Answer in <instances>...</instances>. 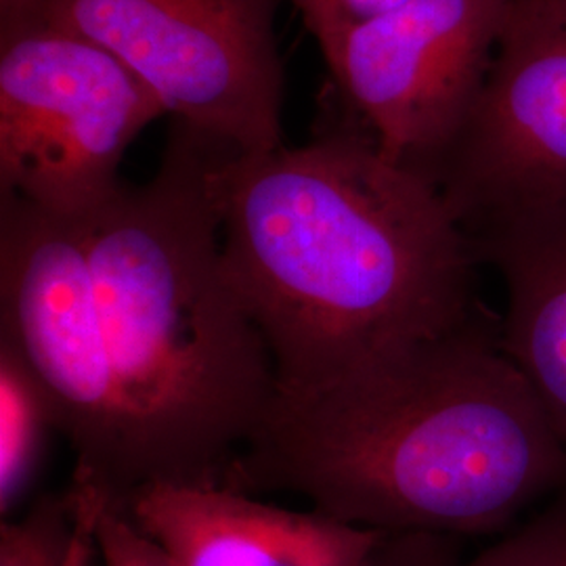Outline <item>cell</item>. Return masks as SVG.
Returning a JSON list of instances; mask_svg holds the SVG:
<instances>
[{
    "label": "cell",
    "instance_id": "obj_1",
    "mask_svg": "<svg viewBox=\"0 0 566 566\" xmlns=\"http://www.w3.org/2000/svg\"><path fill=\"white\" fill-rule=\"evenodd\" d=\"M212 189L224 275L271 350L277 397L361 378L485 311L446 196L367 133L224 156Z\"/></svg>",
    "mask_w": 566,
    "mask_h": 566
},
{
    "label": "cell",
    "instance_id": "obj_2",
    "mask_svg": "<svg viewBox=\"0 0 566 566\" xmlns=\"http://www.w3.org/2000/svg\"><path fill=\"white\" fill-rule=\"evenodd\" d=\"M221 485L292 491L386 535L464 539L566 491V447L483 311L361 378L277 397Z\"/></svg>",
    "mask_w": 566,
    "mask_h": 566
},
{
    "label": "cell",
    "instance_id": "obj_3",
    "mask_svg": "<svg viewBox=\"0 0 566 566\" xmlns=\"http://www.w3.org/2000/svg\"><path fill=\"white\" fill-rule=\"evenodd\" d=\"M223 156L175 124L158 172L84 214L142 485H221L277 399L271 350L223 271Z\"/></svg>",
    "mask_w": 566,
    "mask_h": 566
},
{
    "label": "cell",
    "instance_id": "obj_4",
    "mask_svg": "<svg viewBox=\"0 0 566 566\" xmlns=\"http://www.w3.org/2000/svg\"><path fill=\"white\" fill-rule=\"evenodd\" d=\"M0 334L53 397L76 453L72 485L124 506L142 485L86 254L84 214L0 193Z\"/></svg>",
    "mask_w": 566,
    "mask_h": 566
},
{
    "label": "cell",
    "instance_id": "obj_5",
    "mask_svg": "<svg viewBox=\"0 0 566 566\" xmlns=\"http://www.w3.org/2000/svg\"><path fill=\"white\" fill-rule=\"evenodd\" d=\"M277 0H46L44 18L128 67L224 156L283 145Z\"/></svg>",
    "mask_w": 566,
    "mask_h": 566
},
{
    "label": "cell",
    "instance_id": "obj_6",
    "mask_svg": "<svg viewBox=\"0 0 566 566\" xmlns=\"http://www.w3.org/2000/svg\"><path fill=\"white\" fill-rule=\"evenodd\" d=\"M166 116L99 44L44 20L0 34V193L78 217L118 187L126 149Z\"/></svg>",
    "mask_w": 566,
    "mask_h": 566
},
{
    "label": "cell",
    "instance_id": "obj_7",
    "mask_svg": "<svg viewBox=\"0 0 566 566\" xmlns=\"http://www.w3.org/2000/svg\"><path fill=\"white\" fill-rule=\"evenodd\" d=\"M514 0H407L319 44L365 133L428 175L485 88Z\"/></svg>",
    "mask_w": 566,
    "mask_h": 566
},
{
    "label": "cell",
    "instance_id": "obj_8",
    "mask_svg": "<svg viewBox=\"0 0 566 566\" xmlns=\"http://www.w3.org/2000/svg\"><path fill=\"white\" fill-rule=\"evenodd\" d=\"M460 223L514 196L566 189V9L514 0L485 88L426 175Z\"/></svg>",
    "mask_w": 566,
    "mask_h": 566
},
{
    "label": "cell",
    "instance_id": "obj_9",
    "mask_svg": "<svg viewBox=\"0 0 566 566\" xmlns=\"http://www.w3.org/2000/svg\"><path fill=\"white\" fill-rule=\"evenodd\" d=\"M122 510L175 566H364L386 535L223 485L154 481L137 486Z\"/></svg>",
    "mask_w": 566,
    "mask_h": 566
},
{
    "label": "cell",
    "instance_id": "obj_10",
    "mask_svg": "<svg viewBox=\"0 0 566 566\" xmlns=\"http://www.w3.org/2000/svg\"><path fill=\"white\" fill-rule=\"evenodd\" d=\"M462 227L504 283L502 346L566 447V189L507 198Z\"/></svg>",
    "mask_w": 566,
    "mask_h": 566
},
{
    "label": "cell",
    "instance_id": "obj_11",
    "mask_svg": "<svg viewBox=\"0 0 566 566\" xmlns=\"http://www.w3.org/2000/svg\"><path fill=\"white\" fill-rule=\"evenodd\" d=\"M60 432L53 397L18 344L0 334V514L7 518L41 474L51 434Z\"/></svg>",
    "mask_w": 566,
    "mask_h": 566
},
{
    "label": "cell",
    "instance_id": "obj_12",
    "mask_svg": "<svg viewBox=\"0 0 566 566\" xmlns=\"http://www.w3.org/2000/svg\"><path fill=\"white\" fill-rule=\"evenodd\" d=\"M76 533L70 493L44 495L21 521L0 526V566H67Z\"/></svg>",
    "mask_w": 566,
    "mask_h": 566
},
{
    "label": "cell",
    "instance_id": "obj_13",
    "mask_svg": "<svg viewBox=\"0 0 566 566\" xmlns=\"http://www.w3.org/2000/svg\"><path fill=\"white\" fill-rule=\"evenodd\" d=\"M465 566H566V491L497 535Z\"/></svg>",
    "mask_w": 566,
    "mask_h": 566
},
{
    "label": "cell",
    "instance_id": "obj_14",
    "mask_svg": "<svg viewBox=\"0 0 566 566\" xmlns=\"http://www.w3.org/2000/svg\"><path fill=\"white\" fill-rule=\"evenodd\" d=\"M93 542L103 566H175L163 547L116 504L102 502L95 507Z\"/></svg>",
    "mask_w": 566,
    "mask_h": 566
},
{
    "label": "cell",
    "instance_id": "obj_15",
    "mask_svg": "<svg viewBox=\"0 0 566 566\" xmlns=\"http://www.w3.org/2000/svg\"><path fill=\"white\" fill-rule=\"evenodd\" d=\"M460 537L437 533H392L374 547L364 566H465Z\"/></svg>",
    "mask_w": 566,
    "mask_h": 566
},
{
    "label": "cell",
    "instance_id": "obj_16",
    "mask_svg": "<svg viewBox=\"0 0 566 566\" xmlns=\"http://www.w3.org/2000/svg\"><path fill=\"white\" fill-rule=\"evenodd\" d=\"M405 2L407 0H324L319 15L306 28L317 44H322L344 25L371 20L390 9L401 7Z\"/></svg>",
    "mask_w": 566,
    "mask_h": 566
},
{
    "label": "cell",
    "instance_id": "obj_17",
    "mask_svg": "<svg viewBox=\"0 0 566 566\" xmlns=\"http://www.w3.org/2000/svg\"><path fill=\"white\" fill-rule=\"evenodd\" d=\"M67 493L72 497L76 523H78L76 544H74L67 566H93V556L97 552L95 542H93V514H95V507L99 502L86 493H76V491H67Z\"/></svg>",
    "mask_w": 566,
    "mask_h": 566
},
{
    "label": "cell",
    "instance_id": "obj_18",
    "mask_svg": "<svg viewBox=\"0 0 566 566\" xmlns=\"http://www.w3.org/2000/svg\"><path fill=\"white\" fill-rule=\"evenodd\" d=\"M46 0H0V34L44 20Z\"/></svg>",
    "mask_w": 566,
    "mask_h": 566
},
{
    "label": "cell",
    "instance_id": "obj_19",
    "mask_svg": "<svg viewBox=\"0 0 566 566\" xmlns=\"http://www.w3.org/2000/svg\"><path fill=\"white\" fill-rule=\"evenodd\" d=\"M523 2H535V4H547V7H565L566 0H523Z\"/></svg>",
    "mask_w": 566,
    "mask_h": 566
}]
</instances>
